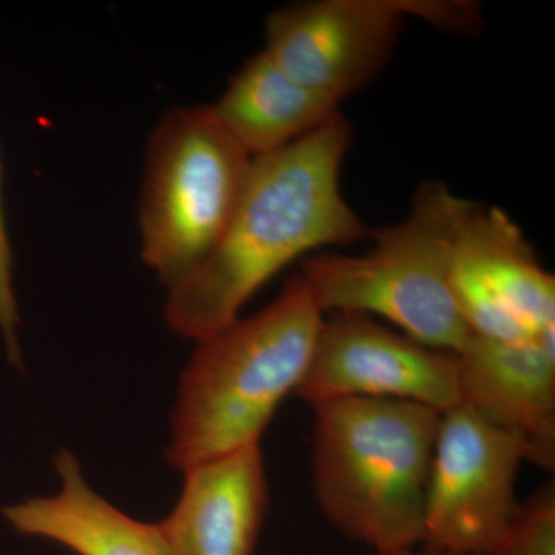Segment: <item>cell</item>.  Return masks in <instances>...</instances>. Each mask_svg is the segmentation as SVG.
Wrapping results in <instances>:
<instances>
[{"label":"cell","mask_w":555,"mask_h":555,"mask_svg":"<svg viewBox=\"0 0 555 555\" xmlns=\"http://www.w3.org/2000/svg\"><path fill=\"white\" fill-rule=\"evenodd\" d=\"M352 133L339 113L286 149L251 160L221 240L198 268L167 288L164 318L171 332L195 343L210 337L238 320L248 299L295 259L371 238L341 190Z\"/></svg>","instance_id":"6da1fadb"},{"label":"cell","mask_w":555,"mask_h":555,"mask_svg":"<svg viewBox=\"0 0 555 555\" xmlns=\"http://www.w3.org/2000/svg\"><path fill=\"white\" fill-rule=\"evenodd\" d=\"M299 275L264 309L196 343L179 377L167 462L178 470L261 444L297 392L323 323Z\"/></svg>","instance_id":"7a4b0ae2"},{"label":"cell","mask_w":555,"mask_h":555,"mask_svg":"<svg viewBox=\"0 0 555 555\" xmlns=\"http://www.w3.org/2000/svg\"><path fill=\"white\" fill-rule=\"evenodd\" d=\"M312 411L310 481L332 528L372 553L422 546L440 412L383 398H339Z\"/></svg>","instance_id":"3957f363"},{"label":"cell","mask_w":555,"mask_h":555,"mask_svg":"<svg viewBox=\"0 0 555 555\" xmlns=\"http://www.w3.org/2000/svg\"><path fill=\"white\" fill-rule=\"evenodd\" d=\"M456 195L443 182H425L408 217L372 232L363 255L323 254L306 259L299 276L323 315L379 318L401 334L459 352L469 328L449 284V235Z\"/></svg>","instance_id":"277c9868"},{"label":"cell","mask_w":555,"mask_h":555,"mask_svg":"<svg viewBox=\"0 0 555 555\" xmlns=\"http://www.w3.org/2000/svg\"><path fill=\"white\" fill-rule=\"evenodd\" d=\"M250 156L211 105L169 109L150 134L139 198L141 258L167 288L210 255L235 214Z\"/></svg>","instance_id":"5b68a950"},{"label":"cell","mask_w":555,"mask_h":555,"mask_svg":"<svg viewBox=\"0 0 555 555\" xmlns=\"http://www.w3.org/2000/svg\"><path fill=\"white\" fill-rule=\"evenodd\" d=\"M465 31L466 2L438 0H306L273 11L264 51L310 90L341 104L389 64L408 17Z\"/></svg>","instance_id":"8992f818"},{"label":"cell","mask_w":555,"mask_h":555,"mask_svg":"<svg viewBox=\"0 0 555 555\" xmlns=\"http://www.w3.org/2000/svg\"><path fill=\"white\" fill-rule=\"evenodd\" d=\"M529 444L460 404L441 414L427 477L423 543L449 555H488L520 502Z\"/></svg>","instance_id":"52a82bcc"},{"label":"cell","mask_w":555,"mask_h":555,"mask_svg":"<svg viewBox=\"0 0 555 555\" xmlns=\"http://www.w3.org/2000/svg\"><path fill=\"white\" fill-rule=\"evenodd\" d=\"M449 284L470 334L526 341L555 328V278L502 208L456 196Z\"/></svg>","instance_id":"ba28073f"},{"label":"cell","mask_w":555,"mask_h":555,"mask_svg":"<svg viewBox=\"0 0 555 555\" xmlns=\"http://www.w3.org/2000/svg\"><path fill=\"white\" fill-rule=\"evenodd\" d=\"M295 396L310 408L339 398H383L444 414L462 404L454 352L434 349L358 313L324 315Z\"/></svg>","instance_id":"9c48e42d"},{"label":"cell","mask_w":555,"mask_h":555,"mask_svg":"<svg viewBox=\"0 0 555 555\" xmlns=\"http://www.w3.org/2000/svg\"><path fill=\"white\" fill-rule=\"evenodd\" d=\"M462 404L529 444L532 462L555 465V328L526 341L470 335L455 352Z\"/></svg>","instance_id":"30bf717a"},{"label":"cell","mask_w":555,"mask_h":555,"mask_svg":"<svg viewBox=\"0 0 555 555\" xmlns=\"http://www.w3.org/2000/svg\"><path fill=\"white\" fill-rule=\"evenodd\" d=\"M177 505L158 528L170 555H254L269 507L261 444L182 470Z\"/></svg>","instance_id":"8fae6325"},{"label":"cell","mask_w":555,"mask_h":555,"mask_svg":"<svg viewBox=\"0 0 555 555\" xmlns=\"http://www.w3.org/2000/svg\"><path fill=\"white\" fill-rule=\"evenodd\" d=\"M60 491L3 507L21 535L49 540L76 555H170L158 525L122 513L98 494L68 449L54 456Z\"/></svg>","instance_id":"7c38bea8"},{"label":"cell","mask_w":555,"mask_h":555,"mask_svg":"<svg viewBox=\"0 0 555 555\" xmlns=\"http://www.w3.org/2000/svg\"><path fill=\"white\" fill-rule=\"evenodd\" d=\"M339 105L288 76L262 50L230 79L211 108L230 137L255 159L326 126L341 113Z\"/></svg>","instance_id":"4fadbf2b"},{"label":"cell","mask_w":555,"mask_h":555,"mask_svg":"<svg viewBox=\"0 0 555 555\" xmlns=\"http://www.w3.org/2000/svg\"><path fill=\"white\" fill-rule=\"evenodd\" d=\"M488 555H555L554 478L518 505Z\"/></svg>","instance_id":"5bb4252c"},{"label":"cell","mask_w":555,"mask_h":555,"mask_svg":"<svg viewBox=\"0 0 555 555\" xmlns=\"http://www.w3.org/2000/svg\"><path fill=\"white\" fill-rule=\"evenodd\" d=\"M13 268V248H11L5 210H3L2 160H0V337H2L11 366L22 369L24 361H22L20 343L21 315Z\"/></svg>","instance_id":"9a60e30c"},{"label":"cell","mask_w":555,"mask_h":555,"mask_svg":"<svg viewBox=\"0 0 555 555\" xmlns=\"http://www.w3.org/2000/svg\"><path fill=\"white\" fill-rule=\"evenodd\" d=\"M371 555H449L438 553V551L427 550V547H412V550L383 551V553H372Z\"/></svg>","instance_id":"2e32d148"}]
</instances>
